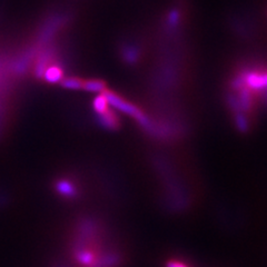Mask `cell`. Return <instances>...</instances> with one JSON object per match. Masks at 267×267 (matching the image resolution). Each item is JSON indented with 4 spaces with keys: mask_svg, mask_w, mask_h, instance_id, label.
<instances>
[{
    "mask_svg": "<svg viewBox=\"0 0 267 267\" xmlns=\"http://www.w3.org/2000/svg\"><path fill=\"white\" fill-rule=\"evenodd\" d=\"M106 99H107L108 104H111L114 106L115 108L119 109L121 111H124V113L128 114V115H131L135 117L136 119H138L141 122H143L144 125H147L148 124V120L146 117L144 116V114L142 113L141 110H139L135 106L129 104L126 100H124L122 98H120L119 96H117L116 94L111 93V92H105L104 93Z\"/></svg>",
    "mask_w": 267,
    "mask_h": 267,
    "instance_id": "6da1fadb",
    "label": "cell"
},
{
    "mask_svg": "<svg viewBox=\"0 0 267 267\" xmlns=\"http://www.w3.org/2000/svg\"><path fill=\"white\" fill-rule=\"evenodd\" d=\"M239 79L242 82L245 81L250 88L256 89V91H264L266 87V77L264 74L260 75L258 72L250 71L245 74L242 78L239 77Z\"/></svg>",
    "mask_w": 267,
    "mask_h": 267,
    "instance_id": "7a4b0ae2",
    "label": "cell"
},
{
    "mask_svg": "<svg viewBox=\"0 0 267 267\" xmlns=\"http://www.w3.org/2000/svg\"><path fill=\"white\" fill-rule=\"evenodd\" d=\"M82 88L87 92L100 93L105 91L106 85L102 80H87L86 82H82Z\"/></svg>",
    "mask_w": 267,
    "mask_h": 267,
    "instance_id": "277c9868",
    "label": "cell"
},
{
    "mask_svg": "<svg viewBox=\"0 0 267 267\" xmlns=\"http://www.w3.org/2000/svg\"><path fill=\"white\" fill-rule=\"evenodd\" d=\"M107 106H108V102H107V99H106L104 94L99 95V96L96 97V99L94 100V108L100 115H103L106 113V111H107V108H108Z\"/></svg>",
    "mask_w": 267,
    "mask_h": 267,
    "instance_id": "5b68a950",
    "label": "cell"
},
{
    "mask_svg": "<svg viewBox=\"0 0 267 267\" xmlns=\"http://www.w3.org/2000/svg\"><path fill=\"white\" fill-rule=\"evenodd\" d=\"M45 78L49 82H57L59 80H63V70L59 67H49L45 72Z\"/></svg>",
    "mask_w": 267,
    "mask_h": 267,
    "instance_id": "3957f363",
    "label": "cell"
},
{
    "mask_svg": "<svg viewBox=\"0 0 267 267\" xmlns=\"http://www.w3.org/2000/svg\"><path fill=\"white\" fill-rule=\"evenodd\" d=\"M65 88L67 89H80L82 88V81L79 79V78H67V79H64L63 82H61Z\"/></svg>",
    "mask_w": 267,
    "mask_h": 267,
    "instance_id": "8992f818",
    "label": "cell"
}]
</instances>
